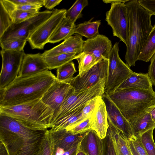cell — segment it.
Masks as SVG:
<instances>
[{"label": "cell", "mask_w": 155, "mask_h": 155, "mask_svg": "<svg viewBox=\"0 0 155 155\" xmlns=\"http://www.w3.org/2000/svg\"><path fill=\"white\" fill-rule=\"evenodd\" d=\"M48 130H32L12 118L0 114V142L8 155H38Z\"/></svg>", "instance_id": "6da1fadb"}, {"label": "cell", "mask_w": 155, "mask_h": 155, "mask_svg": "<svg viewBox=\"0 0 155 155\" xmlns=\"http://www.w3.org/2000/svg\"><path fill=\"white\" fill-rule=\"evenodd\" d=\"M56 76L49 70L18 77L0 89V107L11 106L41 99L54 83Z\"/></svg>", "instance_id": "7a4b0ae2"}, {"label": "cell", "mask_w": 155, "mask_h": 155, "mask_svg": "<svg viewBox=\"0 0 155 155\" xmlns=\"http://www.w3.org/2000/svg\"><path fill=\"white\" fill-rule=\"evenodd\" d=\"M125 4L129 19V33L125 59L126 64L130 67L135 66L153 26L152 15L138 0H129Z\"/></svg>", "instance_id": "3957f363"}, {"label": "cell", "mask_w": 155, "mask_h": 155, "mask_svg": "<svg viewBox=\"0 0 155 155\" xmlns=\"http://www.w3.org/2000/svg\"><path fill=\"white\" fill-rule=\"evenodd\" d=\"M0 114L12 118L32 130L52 127L53 115L41 98L16 105L0 107Z\"/></svg>", "instance_id": "277c9868"}, {"label": "cell", "mask_w": 155, "mask_h": 155, "mask_svg": "<svg viewBox=\"0 0 155 155\" xmlns=\"http://www.w3.org/2000/svg\"><path fill=\"white\" fill-rule=\"evenodd\" d=\"M107 94L129 122L155 105L153 90L126 88L117 90Z\"/></svg>", "instance_id": "5b68a950"}, {"label": "cell", "mask_w": 155, "mask_h": 155, "mask_svg": "<svg viewBox=\"0 0 155 155\" xmlns=\"http://www.w3.org/2000/svg\"><path fill=\"white\" fill-rule=\"evenodd\" d=\"M106 79L101 80L87 89L79 91L74 90L61 105L52 125L55 121L66 114L84 107L88 101L95 97H102L104 93Z\"/></svg>", "instance_id": "8992f818"}, {"label": "cell", "mask_w": 155, "mask_h": 155, "mask_svg": "<svg viewBox=\"0 0 155 155\" xmlns=\"http://www.w3.org/2000/svg\"><path fill=\"white\" fill-rule=\"evenodd\" d=\"M119 43L116 42L109 53L107 75L104 93L108 94L115 91L133 71L121 59L119 54Z\"/></svg>", "instance_id": "52a82bcc"}, {"label": "cell", "mask_w": 155, "mask_h": 155, "mask_svg": "<svg viewBox=\"0 0 155 155\" xmlns=\"http://www.w3.org/2000/svg\"><path fill=\"white\" fill-rule=\"evenodd\" d=\"M67 10L54 9L50 16L41 24L28 39L32 49H43L62 20Z\"/></svg>", "instance_id": "ba28073f"}, {"label": "cell", "mask_w": 155, "mask_h": 155, "mask_svg": "<svg viewBox=\"0 0 155 155\" xmlns=\"http://www.w3.org/2000/svg\"><path fill=\"white\" fill-rule=\"evenodd\" d=\"M125 3L111 4L110 9L106 13L105 20L111 27L113 36L118 37L127 46L129 38V21Z\"/></svg>", "instance_id": "9c48e42d"}, {"label": "cell", "mask_w": 155, "mask_h": 155, "mask_svg": "<svg viewBox=\"0 0 155 155\" xmlns=\"http://www.w3.org/2000/svg\"><path fill=\"white\" fill-rule=\"evenodd\" d=\"M52 10L39 12L36 15L21 22L13 24L0 38V42L19 38L28 39L32 34L51 15Z\"/></svg>", "instance_id": "30bf717a"}, {"label": "cell", "mask_w": 155, "mask_h": 155, "mask_svg": "<svg viewBox=\"0 0 155 155\" xmlns=\"http://www.w3.org/2000/svg\"><path fill=\"white\" fill-rule=\"evenodd\" d=\"M2 65L0 74V89L12 82L18 76L23 57L24 51L2 50Z\"/></svg>", "instance_id": "8fae6325"}, {"label": "cell", "mask_w": 155, "mask_h": 155, "mask_svg": "<svg viewBox=\"0 0 155 155\" xmlns=\"http://www.w3.org/2000/svg\"><path fill=\"white\" fill-rule=\"evenodd\" d=\"M108 62V59L101 60L81 76L77 75L66 82L75 91L89 88L101 80L107 78Z\"/></svg>", "instance_id": "7c38bea8"}, {"label": "cell", "mask_w": 155, "mask_h": 155, "mask_svg": "<svg viewBox=\"0 0 155 155\" xmlns=\"http://www.w3.org/2000/svg\"><path fill=\"white\" fill-rule=\"evenodd\" d=\"M74 90L68 83L59 81L56 78L41 98V101L48 107L53 115L52 124L63 102Z\"/></svg>", "instance_id": "4fadbf2b"}, {"label": "cell", "mask_w": 155, "mask_h": 155, "mask_svg": "<svg viewBox=\"0 0 155 155\" xmlns=\"http://www.w3.org/2000/svg\"><path fill=\"white\" fill-rule=\"evenodd\" d=\"M85 133L74 134L66 130L57 131L48 130L51 143L52 155H62L74 145L78 143Z\"/></svg>", "instance_id": "5bb4252c"}, {"label": "cell", "mask_w": 155, "mask_h": 155, "mask_svg": "<svg viewBox=\"0 0 155 155\" xmlns=\"http://www.w3.org/2000/svg\"><path fill=\"white\" fill-rule=\"evenodd\" d=\"M102 98L105 104L108 120L127 140L131 139L133 134L130 122L124 116L107 94L104 93Z\"/></svg>", "instance_id": "9a60e30c"}, {"label": "cell", "mask_w": 155, "mask_h": 155, "mask_svg": "<svg viewBox=\"0 0 155 155\" xmlns=\"http://www.w3.org/2000/svg\"><path fill=\"white\" fill-rule=\"evenodd\" d=\"M112 47L111 41L107 37L99 34L84 41L82 52L92 54L99 61L108 59Z\"/></svg>", "instance_id": "2e32d148"}, {"label": "cell", "mask_w": 155, "mask_h": 155, "mask_svg": "<svg viewBox=\"0 0 155 155\" xmlns=\"http://www.w3.org/2000/svg\"><path fill=\"white\" fill-rule=\"evenodd\" d=\"M91 128L102 139L106 136L109 127L105 104L101 97L91 115Z\"/></svg>", "instance_id": "e0dca14e"}, {"label": "cell", "mask_w": 155, "mask_h": 155, "mask_svg": "<svg viewBox=\"0 0 155 155\" xmlns=\"http://www.w3.org/2000/svg\"><path fill=\"white\" fill-rule=\"evenodd\" d=\"M83 42L82 37L76 34L53 48L45 51L42 54L44 57L70 53L78 54L82 52Z\"/></svg>", "instance_id": "ac0fdd59"}, {"label": "cell", "mask_w": 155, "mask_h": 155, "mask_svg": "<svg viewBox=\"0 0 155 155\" xmlns=\"http://www.w3.org/2000/svg\"><path fill=\"white\" fill-rule=\"evenodd\" d=\"M49 70L42 54H25L18 76L33 74Z\"/></svg>", "instance_id": "d6986e66"}, {"label": "cell", "mask_w": 155, "mask_h": 155, "mask_svg": "<svg viewBox=\"0 0 155 155\" xmlns=\"http://www.w3.org/2000/svg\"><path fill=\"white\" fill-rule=\"evenodd\" d=\"M78 146L87 155H102V139L92 129L86 132Z\"/></svg>", "instance_id": "ffe728a7"}, {"label": "cell", "mask_w": 155, "mask_h": 155, "mask_svg": "<svg viewBox=\"0 0 155 155\" xmlns=\"http://www.w3.org/2000/svg\"><path fill=\"white\" fill-rule=\"evenodd\" d=\"M129 88L153 91V84L148 73L133 71L116 90Z\"/></svg>", "instance_id": "44dd1931"}, {"label": "cell", "mask_w": 155, "mask_h": 155, "mask_svg": "<svg viewBox=\"0 0 155 155\" xmlns=\"http://www.w3.org/2000/svg\"><path fill=\"white\" fill-rule=\"evenodd\" d=\"M84 107L69 113L55 121L50 130L53 131L62 130L68 131L85 120L82 116V111Z\"/></svg>", "instance_id": "7402d4cb"}, {"label": "cell", "mask_w": 155, "mask_h": 155, "mask_svg": "<svg viewBox=\"0 0 155 155\" xmlns=\"http://www.w3.org/2000/svg\"><path fill=\"white\" fill-rule=\"evenodd\" d=\"M129 122L133 137L141 135L150 129L155 128V124L150 114L146 111Z\"/></svg>", "instance_id": "603a6c76"}, {"label": "cell", "mask_w": 155, "mask_h": 155, "mask_svg": "<svg viewBox=\"0 0 155 155\" xmlns=\"http://www.w3.org/2000/svg\"><path fill=\"white\" fill-rule=\"evenodd\" d=\"M76 25L65 17L49 39L48 43L54 44L65 40L75 34Z\"/></svg>", "instance_id": "cb8c5ba5"}, {"label": "cell", "mask_w": 155, "mask_h": 155, "mask_svg": "<svg viewBox=\"0 0 155 155\" xmlns=\"http://www.w3.org/2000/svg\"><path fill=\"white\" fill-rule=\"evenodd\" d=\"M108 123L113 137L116 155H132L127 140L110 121H108Z\"/></svg>", "instance_id": "d4e9b609"}, {"label": "cell", "mask_w": 155, "mask_h": 155, "mask_svg": "<svg viewBox=\"0 0 155 155\" xmlns=\"http://www.w3.org/2000/svg\"><path fill=\"white\" fill-rule=\"evenodd\" d=\"M93 18L89 20L76 25L75 34L87 38H94L99 33V28L101 24V21H91Z\"/></svg>", "instance_id": "484cf974"}, {"label": "cell", "mask_w": 155, "mask_h": 155, "mask_svg": "<svg viewBox=\"0 0 155 155\" xmlns=\"http://www.w3.org/2000/svg\"><path fill=\"white\" fill-rule=\"evenodd\" d=\"M155 53V23L145 42L137 61L149 62Z\"/></svg>", "instance_id": "4316f807"}, {"label": "cell", "mask_w": 155, "mask_h": 155, "mask_svg": "<svg viewBox=\"0 0 155 155\" xmlns=\"http://www.w3.org/2000/svg\"><path fill=\"white\" fill-rule=\"evenodd\" d=\"M75 59L78 62L79 73L78 75L80 77L82 76L99 61L92 54L84 52L78 54Z\"/></svg>", "instance_id": "83f0119b"}, {"label": "cell", "mask_w": 155, "mask_h": 155, "mask_svg": "<svg viewBox=\"0 0 155 155\" xmlns=\"http://www.w3.org/2000/svg\"><path fill=\"white\" fill-rule=\"evenodd\" d=\"M76 53L59 54L53 56L44 57L48 70L57 69L60 67L75 59Z\"/></svg>", "instance_id": "f1b7e54d"}, {"label": "cell", "mask_w": 155, "mask_h": 155, "mask_svg": "<svg viewBox=\"0 0 155 155\" xmlns=\"http://www.w3.org/2000/svg\"><path fill=\"white\" fill-rule=\"evenodd\" d=\"M88 5L87 0H77L67 10L65 17L75 23L78 19L82 17V12Z\"/></svg>", "instance_id": "f546056e"}, {"label": "cell", "mask_w": 155, "mask_h": 155, "mask_svg": "<svg viewBox=\"0 0 155 155\" xmlns=\"http://www.w3.org/2000/svg\"><path fill=\"white\" fill-rule=\"evenodd\" d=\"M76 72L75 64L71 61L57 69L56 78L59 81L66 82L71 79Z\"/></svg>", "instance_id": "4dcf8cb0"}, {"label": "cell", "mask_w": 155, "mask_h": 155, "mask_svg": "<svg viewBox=\"0 0 155 155\" xmlns=\"http://www.w3.org/2000/svg\"><path fill=\"white\" fill-rule=\"evenodd\" d=\"M28 39L19 38L6 40L0 42L2 50L16 51H24Z\"/></svg>", "instance_id": "1f68e13d"}, {"label": "cell", "mask_w": 155, "mask_h": 155, "mask_svg": "<svg viewBox=\"0 0 155 155\" xmlns=\"http://www.w3.org/2000/svg\"><path fill=\"white\" fill-rule=\"evenodd\" d=\"M154 129H150L140 136L141 140L148 155H155V143L153 137Z\"/></svg>", "instance_id": "d6a6232c"}, {"label": "cell", "mask_w": 155, "mask_h": 155, "mask_svg": "<svg viewBox=\"0 0 155 155\" xmlns=\"http://www.w3.org/2000/svg\"><path fill=\"white\" fill-rule=\"evenodd\" d=\"M13 24L10 14L3 5L0 3V38Z\"/></svg>", "instance_id": "836d02e7"}, {"label": "cell", "mask_w": 155, "mask_h": 155, "mask_svg": "<svg viewBox=\"0 0 155 155\" xmlns=\"http://www.w3.org/2000/svg\"><path fill=\"white\" fill-rule=\"evenodd\" d=\"M103 150L102 155H116L113 137L110 128L108 127L106 136L102 139Z\"/></svg>", "instance_id": "e575fe53"}, {"label": "cell", "mask_w": 155, "mask_h": 155, "mask_svg": "<svg viewBox=\"0 0 155 155\" xmlns=\"http://www.w3.org/2000/svg\"><path fill=\"white\" fill-rule=\"evenodd\" d=\"M39 12V11H38L18 10L15 8L12 15L13 24L18 23L23 21L32 17Z\"/></svg>", "instance_id": "d590c367"}, {"label": "cell", "mask_w": 155, "mask_h": 155, "mask_svg": "<svg viewBox=\"0 0 155 155\" xmlns=\"http://www.w3.org/2000/svg\"><path fill=\"white\" fill-rule=\"evenodd\" d=\"M91 115L86 120L73 127L68 131L71 132L74 134H78L85 133L92 129Z\"/></svg>", "instance_id": "8d00e7d4"}, {"label": "cell", "mask_w": 155, "mask_h": 155, "mask_svg": "<svg viewBox=\"0 0 155 155\" xmlns=\"http://www.w3.org/2000/svg\"><path fill=\"white\" fill-rule=\"evenodd\" d=\"M101 97H96L85 104L82 111V116L84 119H86L91 114L98 101Z\"/></svg>", "instance_id": "74e56055"}, {"label": "cell", "mask_w": 155, "mask_h": 155, "mask_svg": "<svg viewBox=\"0 0 155 155\" xmlns=\"http://www.w3.org/2000/svg\"><path fill=\"white\" fill-rule=\"evenodd\" d=\"M38 155H52L51 143L48 130L42 143L41 150Z\"/></svg>", "instance_id": "f35d334b"}, {"label": "cell", "mask_w": 155, "mask_h": 155, "mask_svg": "<svg viewBox=\"0 0 155 155\" xmlns=\"http://www.w3.org/2000/svg\"><path fill=\"white\" fill-rule=\"evenodd\" d=\"M140 136L133 137L130 139L135 149L139 155H148L141 140Z\"/></svg>", "instance_id": "ab89813d"}, {"label": "cell", "mask_w": 155, "mask_h": 155, "mask_svg": "<svg viewBox=\"0 0 155 155\" xmlns=\"http://www.w3.org/2000/svg\"><path fill=\"white\" fill-rule=\"evenodd\" d=\"M138 2L152 16L155 15V0H140Z\"/></svg>", "instance_id": "60d3db41"}, {"label": "cell", "mask_w": 155, "mask_h": 155, "mask_svg": "<svg viewBox=\"0 0 155 155\" xmlns=\"http://www.w3.org/2000/svg\"><path fill=\"white\" fill-rule=\"evenodd\" d=\"M17 5H29L42 7L44 5V0H11Z\"/></svg>", "instance_id": "b9f144b4"}, {"label": "cell", "mask_w": 155, "mask_h": 155, "mask_svg": "<svg viewBox=\"0 0 155 155\" xmlns=\"http://www.w3.org/2000/svg\"><path fill=\"white\" fill-rule=\"evenodd\" d=\"M150 61V63L149 66L148 74L152 84L155 86V53Z\"/></svg>", "instance_id": "7bdbcfd3"}, {"label": "cell", "mask_w": 155, "mask_h": 155, "mask_svg": "<svg viewBox=\"0 0 155 155\" xmlns=\"http://www.w3.org/2000/svg\"><path fill=\"white\" fill-rule=\"evenodd\" d=\"M15 4V9L18 10L24 11H39L40 8H41L39 6L31 5H17Z\"/></svg>", "instance_id": "ee69618b"}, {"label": "cell", "mask_w": 155, "mask_h": 155, "mask_svg": "<svg viewBox=\"0 0 155 155\" xmlns=\"http://www.w3.org/2000/svg\"><path fill=\"white\" fill-rule=\"evenodd\" d=\"M62 1V0H44L43 6L48 9L51 10Z\"/></svg>", "instance_id": "f6af8a7d"}, {"label": "cell", "mask_w": 155, "mask_h": 155, "mask_svg": "<svg viewBox=\"0 0 155 155\" xmlns=\"http://www.w3.org/2000/svg\"><path fill=\"white\" fill-rule=\"evenodd\" d=\"M146 111L150 114L155 124V105L149 107Z\"/></svg>", "instance_id": "bcb514c9"}, {"label": "cell", "mask_w": 155, "mask_h": 155, "mask_svg": "<svg viewBox=\"0 0 155 155\" xmlns=\"http://www.w3.org/2000/svg\"><path fill=\"white\" fill-rule=\"evenodd\" d=\"M128 144L132 155H139L136 151L131 139L127 140Z\"/></svg>", "instance_id": "7dc6e473"}, {"label": "cell", "mask_w": 155, "mask_h": 155, "mask_svg": "<svg viewBox=\"0 0 155 155\" xmlns=\"http://www.w3.org/2000/svg\"><path fill=\"white\" fill-rule=\"evenodd\" d=\"M129 0H103V2L106 4L111 3V4L113 3H126Z\"/></svg>", "instance_id": "c3c4849f"}, {"label": "cell", "mask_w": 155, "mask_h": 155, "mask_svg": "<svg viewBox=\"0 0 155 155\" xmlns=\"http://www.w3.org/2000/svg\"><path fill=\"white\" fill-rule=\"evenodd\" d=\"M0 155H8L5 147L1 142H0Z\"/></svg>", "instance_id": "681fc988"}, {"label": "cell", "mask_w": 155, "mask_h": 155, "mask_svg": "<svg viewBox=\"0 0 155 155\" xmlns=\"http://www.w3.org/2000/svg\"><path fill=\"white\" fill-rule=\"evenodd\" d=\"M79 144V143H78ZM75 155H87L83 151L81 150L78 145L77 152Z\"/></svg>", "instance_id": "f907efd6"}]
</instances>
